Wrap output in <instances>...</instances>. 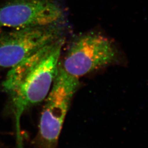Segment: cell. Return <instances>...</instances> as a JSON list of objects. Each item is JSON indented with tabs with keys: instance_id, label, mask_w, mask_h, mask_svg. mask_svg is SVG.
Here are the masks:
<instances>
[{
	"instance_id": "cell-3",
	"label": "cell",
	"mask_w": 148,
	"mask_h": 148,
	"mask_svg": "<svg viewBox=\"0 0 148 148\" xmlns=\"http://www.w3.org/2000/svg\"><path fill=\"white\" fill-rule=\"evenodd\" d=\"M117 58L116 49L109 39L99 34L89 33L73 43L60 65L68 74L79 79L113 63Z\"/></svg>"
},
{
	"instance_id": "cell-5",
	"label": "cell",
	"mask_w": 148,
	"mask_h": 148,
	"mask_svg": "<svg viewBox=\"0 0 148 148\" xmlns=\"http://www.w3.org/2000/svg\"><path fill=\"white\" fill-rule=\"evenodd\" d=\"M64 16L56 0H6L0 4V29L60 24Z\"/></svg>"
},
{
	"instance_id": "cell-6",
	"label": "cell",
	"mask_w": 148,
	"mask_h": 148,
	"mask_svg": "<svg viewBox=\"0 0 148 148\" xmlns=\"http://www.w3.org/2000/svg\"></svg>"
},
{
	"instance_id": "cell-1",
	"label": "cell",
	"mask_w": 148,
	"mask_h": 148,
	"mask_svg": "<svg viewBox=\"0 0 148 148\" xmlns=\"http://www.w3.org/2000/svg\"><path fill=\"white\" fill-rule=\"evenodd\" d=\"M64 40L62 37L34 52L11 68L3 82L12 98L17 130L24 111L45 99L59 65Z\"/></svg>"
},
{
	"instance_id": "cell-4",
	"label": "cell",
	"mask_w": 148,
	"mask_h": 148,
	"mask_svg": "<svg viewBox=\"0 0 148 148\" xmlns=\"http://www.w3.org/2000/svg\"><path fill=\"white\" fill-rule=\"evenodd\" d=\"M60 24L14 29L0 34V68H12L29 55L62 37Z\"/></svg>"
},
{
	"instance_id": "cell-2",
	"label": "cell",
	"mask_w": 148,
	"mask_h": 148,
	"mask_svg": "<svg viewBox=\"0 0 148 148\" xmlns=\"http://www.w3.org/2000/svg\"><path fill=\"white\" fill-rule=\"evenodd\" d=\"M79 85V79L68 74L59 64L40 117V148H56L70 102Z\"/></svg>"
}]
</instances>
